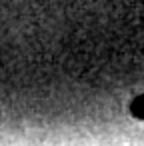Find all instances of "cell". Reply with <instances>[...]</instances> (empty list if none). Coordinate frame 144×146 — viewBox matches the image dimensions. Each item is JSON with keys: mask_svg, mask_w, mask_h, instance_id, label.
Returning a JSON list of instances; mask_svg holds the SVG:
<instances>
[{"mask_svg": "<svg viewBox=\"0 0 144 146\" xmlns=\"http://www.w3.org/2000/svg\"><path fill=\"white\" fill-rule=\"evenodd\" d=\"M132 114L138 118H144V96H140L132 102Z\"/></svg>", "mask_w": 144, "mask_h": 146, "instance_id": "obj_1", "label": "cell"}]
</instances>
